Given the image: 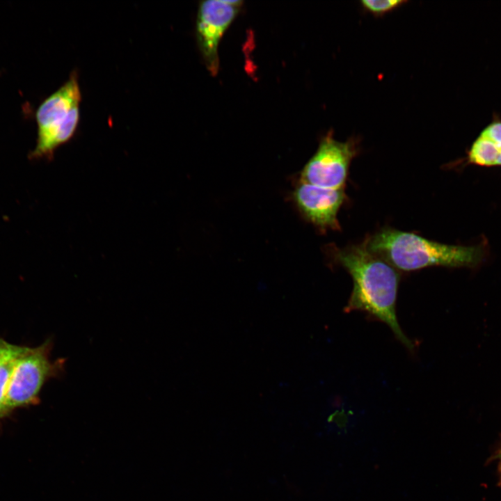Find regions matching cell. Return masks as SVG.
<instances>
[{
  "label": "cell",
  "instance_id": "8992f818",
  "mask_svg": "<svg viewBox=\"0 0 501 501\" xmlns=\"http://www.w3.org/2000/svg\"><path fill=\"white\" fill-rule=\"evenodd\" d=\"M241 1H202L196 19V38L208 71L216 75L218 70V48L223 35L237 15Z\"/></svg>",
  "mask_w": 501,
  "mask_h": 501
},
{
  "label": "cell",
  "instance_id": "ba28073f",
  "mask_svg": "<svg viewBox=\"0 0 501 501\" xmlns=\"http://www.w3.org/2000/svg\"><path fill=\"white\" fill-rule=\"evenodd\" d=\"M466 163L484 167L501 166V147L478 135L467 152Z\"/></svg>",
  "mask_w": 501,
  "mask_h": 501
},
{
  "label": "cell",
  "instance_id": "52a82bcc",
  "mask_svg": "<svg viewBox=\"0 0 501 501\" xmlns=\"http://www.w3.org/2000/svg\"><path fill=\"white\" fill-rule=\"evenodd\" d=\"M294 196L301 213L319 229H340L337 213L345 200L344 188L327 189L301 182Z\"/></svg>",
  "mask_w": 501,
  "mask_h": 501
},
{
  "label": "cell",
  "instance_id": "30bf717a",
  "mask_svg": "<svg viewBox=\"0 0 501 501\" xmlns=\"http://www.w3.org/2000/svg\"><path fill=\"white\" fill-rule=\"evenodd\" d=\"M405 0H363L360 1L362 8L374 16H382L403 4Z\"/></svg>",
  "mask_w": 501,
  "mask_h": 501
},
{
  "label": "cell",
  "instance_id": "7a4b0ae2",
  "mask_svg": "<svg viewBox=\"0 0 501 501\" xmlns=\"http://www.w3.org/2000/svg\"><path fill=\"white\" fill-rule=\"evenodd\" d=\"M368 249L397 270L411 271L426 267L475 268L484 262L487 244L450 245L412 232L384 228L365 240Z\"/></svg>",
  "mask_w": 501,
  "mask_h": 501
},
{
  "label": "cell",
  "instance_id": "4fadbf2b",
  "mask_svg": "<svg viewBox=\"0 0 501 501\" xmlns=\"http://www.w3.org/2000/svg\"><path fill=\"white\" fill-rule=\"evenodd\" d=\"M499 459H500V461H499V470H500V475H501V450H500V453H499Z\"/></svg>",
  "mask_w": 501,
  "mask_h": 501
},
{
  "label": "cell",
  "instance_id": "8fae6325",
  "mask_svg": "<svg viewBox=\"0 0 501 501\" xmlns=\"http://www.w3.org/2000/svg\"><path fill=\"white\" fill-rule=\"evenodd\" d=\"M480 136L501 146V120L494 118L479 133Z\"/></svg>",
  "mask_w": 501,
  "mask_h": 501
},
{
  "label": "cell",
  "instance_id": "9c48e42d",
  "mask_svg": "<svg viewBox=\"0 0 501 501\" xmlns=\"http://www.w3.org/2000/svg\"><path fill=\"white\" fill-rule=\"evenodd\" d=\"M26 347H19L0 362V418L8 412L6 405V394L16 359Z\"/></svg>",
  "mask_w": 501,
  "mask_h": 501
},
{
  "label": "cell",
  "instance_id": "3957f363",
  "mask_svg": "<svg viewBox=\"0 0 501 501\" xmlns=\"http://www.w3.org/2000/svg\"><path fill=\"white\" fill-rule=\"evenodd\" d=\"M78 78V73L72 72L67 81L37 109V138L35 148L29 154L30 159L51 160L56 149L75 134L80 120L81 100Z\"/></svg>",
  "mask_w": 501,
  "mask_h": 501
},
{
  "label": "cell",
  "instance_id": "6da1fadb",
  "mask_svg": "<svg viewBox=\"0 0 501 501\" xmlns=\"http://www.w3.org/2000/svg\"><path fill=\"white\" fill-rule=\"evenodd\" d=\"M333 256L353 280V290L344 311L364 312L385 323L401 343L413 351L415 344L406 336L397 320L396 302L399 275L397 269L371 252L365 241L360 244L336 248Z\"/></svg>",
  "mask_w": 501,
  "mask_h": 501
},
{
  "label": "cell",
  "instance_id": "5b68a950",
  "mask_svg": "<svg viewBox=\"0 0 501 501\" xmlns=\"http://www.w3.org/2000/svg\"><path fill=\"white\" fill-rule=\"evenodd\" d=\"M359 151L358 140L337 141L332 130L320 141L315 154L301 171V182L327 189L345 188L349 168Z\"/></svg>",
  "mask_w": 501,
  "mask_h": 501
},
{
  "label": "cell",
  "instance_id": "7c38bea8",
  "mask_svg": "<svg viewBox=\"0 0 501 501\" xmlns=\"http://www.w3.org/2000/svg\"><path fill=\"white\" fill-rule=\"evenodd\" d=\"M17 347L18 346L9 344L0 340V362L16 350Z\"/></svg>",
  "mask_w": 501,
  "mask_h": 501
},
{
  "label": "cell",
  "instance_id": "277c9868",
  "mask_svg": "<svg viewBox=\"0 0 501 501\" xmlns=\"http://www.w3.org/2000/svg\"><path fill=\"white\" fill-rule=\"evenodd\" d=\"M51 341L47 340L40 347H26L16 359L6 394L8 411L36 401L45 382L63 372L65 359L51 362Z\"/></svg>",
  "mask_w": 501,
  "mask_h": 501
}]
</instances>
